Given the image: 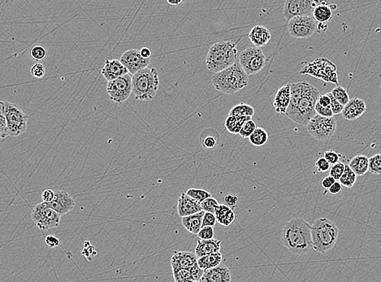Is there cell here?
<instances>
[{
	"instance_id": "obj_1",
	"label": "cell",
	"mask_w": 381,
	"mask_h": 282,
	"mask_svg": "<svg viewBox=\"0 0 381 282\" xmlns=\"http://www.w3.org/2000/svg\"><path fill=\"white\" fill-rule=\"evenodd\" d=\"M320 96L317 88L310 83L291 84V100L285 115L295 123L307 126L314 116L317 115L315 105Z\"/></svg>"
},
{
	"instance_id": "obj_2",
	"label": "cell",
	"mask_w": 381,
	"mask_h": 282,
	"mask_svg": "<svg viewBox=\"0 0 381 282\" xmlns=\"http://www.w3.org/2000/svg\"><path fill=\"white\" fill-rule=\"evenodd\" d=\"M283 244L296 256H304L313 249L311 225L303 218L292 219L281 231Z\"/></svg>"
},
{
	"instance_id": "obj_3",
	"label": "cell",
	"mask_w": 381,
	"mask_h": 282,
	"mask_svg": "<svg viewBox=\"0 0 381 282\" xmlns=\"http://www.w3.org/2000/svg\"><path fill=\"white\" fill-rule=\"evenodd\" d=\"M211 83L217 91L227 95H234L247 87L249 78L239 62H237L225 70L215 73L211 76Z\"/></svg>"
},
{
	"instance_id": "obj_4",
	"label": "cell",
	"mask_w": 381,
	"mask_h": 282,
	"mask_svg": "<svg viewBox=\"0 0 381 282\" xmlns=\"http://www.w3.org/2000/svg\"><path fill=\"white\" fill-rule=\"evenodd\" d=\"M237 43L231 41H221L213 44L206 56V68L210 72L217 73L237 63Z\"/></svg>"
},
{
	"instance_id": "obj_5",
	"label": "cell",
	"mask_w": 381,
	"mask_h": 282,
	"mask_svg": "<svg viewBox=\"0 0 381 282\" xmlns=\"http://www.w3.org/2000/svg\"><path fill=\"white\" fill-rule=\"evenodd\" d=\"M311 233L313 249L318 253H325L336 245L339 229L329 219L319 218L311 225Z\"/></svg>"
},
{
	"instance_id": "obj_6",
	"label": "cell",
	"mask_w": 381,
	"mask_h": 282,
	"mask_svg": "<svg viewBox=\"0 0 381 282\" xmlns=\"http://www.w3.org/2000/svg\"><path fill=\"white\" fill-rule=\"evenodd\" d=\"M159 86V73L156 68L148 67L133 75V93L138 100H152L156 95Z\"/></svg>"
},
{
	"instance_id": "obj_7",
	"label": "cell",
	"mask_w": 381,
	"mask_h": 282,
	"mask_svg": "<svg viewBox=\"0 0 381 282\" xmlns=\"http://www.w3.org/2000/svg\"><path fill=\"white\" fill-rule=\"evenodd\" d=\"M336 70V64L327 58H316L314 61L303 67L300 70V74L310 75L325 83H333L339 86Z\"/></svg>"
},
{
	"instance_id": "obj_8",
	"label": "cell",
	"mask_w": 381,
	"mask_h": 282,
	"mask_svg": "<svg viewBox=\"0 0 381 282\" xmlns=\"http://www.w3.org/2000/svg\"><path fill=\"white\" fill-rule=\"evenodd\" d=\"M1 112L5 115L9 136H20L27 130L28 115L16 103L1 102Z\"/></svg>"
},
{
	"instance_id": "obj_9",
	"label": "cell",
	"mask_w": 381,
	"mask_h": 282,
	"mask_svg": "<svg viewBox=\"0 0 381 282\" xmlns=\"http://www.w3.org/2000/svg\"><path fill=\"white\" fill-rule=\"evenodd\" d=\"M336 122L334 117H323L316 115L307 125V131L316 140L328 142L336 133Z\"/></svg>"
},
{
	"instance_id": "obj_10",
	"label": "cell",
	"mask_w": 381,
	"mask_h": 282,
	"mask_svg": "<svg viewBox=\"0 0 381 282\" xmlns=\"http://www.w3.org/2000/svg\"><path fill=\"white\" fill-rule=\"evenodd\" d=\"M238 59L239 64L248 76L257 74L264 69L267 64V58L264 52L256 47L244 50L240 54Z\"/></svg>"
},
{
	"instance_id": "obj_11",
	"label": "cell",
	"mask_w": 381,
	"mask_h": 282,
	"mask_svg": "<svg viewBox=\"0 0 381 282\" xmlns=\"http://www.w3.org/2000/svg\"><path fill=\"white\" fill-rule=\"evenodd\" d=\"M31 217L36 226L44 231L55 229L60 225L61 221V216L44 202L33 208Z\"/></svg>"
},
{
	"instance_id": "obj_12",
	"label": "cell",
	"mask_w": 381,
	"mask_h": 282,
	"mask_svg": "<svg viewBox=\"0 0 381 282\" xmlns=\"http://www.w3.org/2000/svg\"><path fill=\"white\" fill-rule=\"evenodd\" d=\"M107 92L112 101L117 104L124 103L133 93L132 75L129 73L125 76L108 82Z\"/></svg>"
},
{
	"instance_id": "obj_13",
	"label": "cell",
	"mask_w": 381,
	"mask_h": 282,
	"mask_svg": "<svg viewBox=\"0 0 381 282\" xmlns=\"http://www.w3.org/2000/svg\"><path fill=\"white\" fill-rule=\"evenodd\" d=\"M288 30L296 39H307L318 31V22L312 16L295 17L288 21Z\"/></svg>"
},
{
	"instance_id": "obj_14",
	"label": "cell",
	"mask_w": 381,
	"mask_h": 282,
	"mask_svg": "<svg viewBox=\"0 0 381 282\" xmlns=\"http://www.w3.org/2000/svg\"><path fill=\"white\" fill-rule=\"evenodd\" d=\"M319 2L312 0H287L284 2V17L289 21L299 17H311Z\"/></svg>"
},
{
	"instance_id": "obj_15",
	"label": "cell",
	"mask_w": 381,
	"mask_h": 282,
	"mask_svg": "<svg viewBox=\"0 0 381 282\" xmlns=\"http://www.w3.org/2000/svg\"><path fill=\"white\" fill-rule=\"evenodd\" d=\"M120 60L131 75L148 68L151 64V59H145L141 55L140 51L134 49L124 52Z\"/></svg>"
},
{
	"instance_id": "obj_16",
	"label": "cell",
	"mask_w": 381,
	"mask_h": 282,
	"mask_svg": "<svg viewBox=\"0 0 381 282\" xmlns=\"http://www.w3.org/2000/svg\"><path fill=\"white\" fill-rule=\"evenodd\" d=\"M46 204L60 216L72 212L76 206L74 198L68 192L63 190H56L53 201Z\"/></svg>"
},
{
	"instance_id": "obj_17",
	"label": "cell",
	"mask_w": 381,
	"mask_h": 282,
	"mask_svg": "<svg viewBox=\"0 0 381 282\" xmlns=\"http://www.w3.org/2000/svg\"><path fill=\"white\" fill-rule=\"evenodd\" d=\"M102 75L107 82L115 80L120 76H125L130 72L123 65L120 60H107L101 70Z\"/></svg>"
},
{
	"instance_id": "obj_18",
	"label": "cell",
	"mask_w": 381,
	"mask_h": 282,
	"mask_svg": "<svg viewBox=\"0 0 381 282\" xmlns=\"http://www.w3.org/2000/svg\"><path fill=\"white\" fill-rule=\"evenodd\" d=\"M201 204L188 195L186 193H182L178 198V212L181 217L191 216L202 212Z\"/></svg>"
},
{
	"instance_id": "obj_19",
	"label": "cell",
	"mask_w": 381,
	"mask_h": 282,
	"mask_svg": "<svg viewBox=\"0 0 381 282\" xmlns=\"http://www.w3.org/2000/svg\"><path fill=\"white\" fill-rule=\"evenodd\" d=\"M291 100V84H286L280 87L274 95L273 107L276 112L286 114Z\"/></svg>"
},
{
	"instance_id": "obj_20",
	"label": "cell",
	"mask_w": 381,
	"mask_h": 282,
	"mask_svg": "<svg viewBox=\"0 0 381 282\" xmlns=\"http://www.w3.org/2000/svg\"><path fill=\"white\" fill-rule=\"evenodd\" d=\"M230 270L225 264L204 271L200 282H231Z\"/></svg>"
},
{
	"instance_id": "obj_21",
	"label": "cell",
	"mask_w": 381,
	"mask_h": 282,
	"mask_svg": "<svg viewBox=\"0 0 381 282\" xmlns=\"http://www.w3.org/2000/svg\"><path fill=\"white\" fill-rule=\"evenodd\" d=\"M366 110L367 104L364 100L359 98H354L350 99V102L345 106L342 113V116L347 120H355L363 115Z\"/></svg>"
},
{
	"instance_id": "obj_22",
	"label": "cell",
	"mask_w": 381,
	"mask_h": 282,
	"mask_svg": "<svg viewBox=\"0 0 381 282\" xmlns=\"http://www.w3.org/2000/svg\"><path fill=\"white\" fill-rule=\"evenodd\" d=\"M198 258L190 252H175L171 259L172 268L190 269L198 264Z\"/></svg>"
},
{
	"instance_id": "obj_23",
	"label": "cell",
	"mask_w": 381,
	"mask_h": 282,
	"mask_svg": "<svg viewBox=\"0 0 381 282\" xmlns=\"http://www.w3.org/2000/svg\"><path fill=\"white\" fill-rule=\"evenodd\" d=\"M249 39L256 48H260L266 46L272 38V34L268 28L263 25H256L249 31Z\"/></svg>"
},
{
	"instance_id": "obj_24",
	"label": "cell",
	"mask_w": 381,
	"mask_h": 282,
	"mask_svg": "<svg viewBox=\"0 0 381 282\" xmlns=\"http://www.w3.org/2000/svg\"><path fill=\"white\" fill-rule=\"evenodd\" d=\"M221 241L219 239L211 240H201L197 243L195 247V255L198 258L209 256L217 253L221 251Z\"/></svg>"
},
{
	"instance_id": "obj_25",
	"label": "cell",
	"mask_w": 381,
	"mask_h": 282,
	"mask_svg": "<svg viewBox=\"0 0 381 282\" xmlns=\"http://www.w3.org/2000/svg\"><path fill=\"white\" fill-rule=\"evenodd\" d=\"M205 212H198L191 216L182 217V224L190 233L197 234L199 233L202 227V220H203Z\"/></svg>"
},
{
	"instance_id": "obj_26",
	"label": "cell",
	"mask_w": 381,
	"mask_h": 282,
	"mask_svg": "<svg viewBox=\"0 0 381 282\" xmlns=\"http://www.w3.org/2000/svg\"><path fill=\"white\" fill-rule=\"evenodd\" d=\"M215 216L217 217V222L224 226L232 225L236 219L235 212L225 204H220L215 212Z\"/></svg>"
},
{
	"instance_id": "obj_27",
	"label": "cell",
	"mask_w": 381,
	"mask_h": 282,
	"mask_svg": "<svg viewBox=\"0 0 381 282\" xmlns=\"http://www.w3.org/2000/svg\"><path fill=\"white\" fill-rule=\"evenodd\" d=\"M348 165L357 176H364L369 171V158L359 154L354 157Z\"/></svg>"
},
{
	"instance_id": "obj_28",
	"label": "cell",
	"mask_w": 381,
	"mask_h": 282,
	"mask_svg": "<svg viewBox=\"0 0 381 282\" xmlns=\"http://www.w3.org/2000/svg\"><path fill=\"white\" fill-rule=\"evenodd\" d=\"M312 17L318 23L327 24L332 17V9L331 5L326 2H319V5L314 9Z\"/></svg>"
},
{
	"instance_id": "obj_29",
	"label": "cell",
	"mask_w": 381,
	"mask_h": 282,
	"mask_svg": "<svg viewBox=\"0 0 381 282\" xmlns=\"http://www.w3.org/2000/svg\"><path fill=\"white\" fill-rule=\"evenodd\" d=\"M249 119H252V117L229 115L225 119V128L231 134H239L245 122H248Z\"/></svg>"
},
{
	"instance_id": "obj_30",
	"label": "cell",
	"mask_w": 381,
	"mask_h": 282,
	"mask_svg": "<svg viewBox=\"0 0 381 282\" xmlns=\"http://www.w3.org/2000/svg\"><path fill=\"white\" fill-rule=\"evenodd\" d=\"M222 260V254L221 252H217L213 255L198 258V265L201 269L206 271V270L217 268L219 265H221Z\"/></svg>"
},
{
	"instance_id": "obj_31",
	"label": "cell",
	"mask_w": 381,
	"mask_h": 282,
	"mask_svg": "<svg viewBox=\"0 0 381 282\" xmlns=\"http://www.w3.org/2000/svg\"><path fill=\"white\" fill-rule=\"evenodd\" d=\"M249 142L256 146H262L268 141V134L264 129L258 127L256 131L249 137Z\"/></svg>"
},
{
	"instance_id": "obj_32",
	"label": "cell",
	"mask_w": 381,
	"mask_h": 282,
	"mask_svg": "<svg viewBox=\"0 0 381 282\" xmlns=\"http://www.w3.org/2000/svg\"><path fill=\"white\" fill-rule=\"evenodd\" d=\"M255 115V109L252 106L246 103H239L234 106L229 111V115H236V116H249L252 117Z\"/></svg>"
},
{
	"instance_id": "obj_33",
	"label": "cell",
	"mask_w": 381,
	"mask_h": 282,
	"mask_svg": "<svg viewBox=\"0 0 381 282\" xmlns=\"http://www.w3.org/2000/svg\"><path fill=\"white\" fill-rule=\"evenodd\" d=\"M357 177L358 176L353 172L352 169H350V166L347 165H346V169H345L344 173H343V175L341 177L340 181H340L342 186H345L346 188H351L354 186L355 182H356Z\"/></svg>"
},
{
	"instance_id": "obj_34",
	"label": "cell",
	"mask_w": 381,
	"mask_h": 282,
	"mask_svg": "<svg viewBox=\"0 0 381 282\" xmlns=\"http://www.w3.org/2000/svg\"><path fill=\"white\" fill-rule=\"evenodd\" d=\"M173 277L175 282L194 281L192 276L191 270L184 268H173Z\"/></svg>"
},
{
	"instance_id": "obj_35",
	"label": "cell",
	"mask_w": 381,
	"mask_h": 282,
	"mask_svg": "<svg viewBox=\"0 0 381 282\" xmlns=\"http://www.w3.org/2000/svg\"><path fill=\"white\" fill-rule=\"evenodd\" d=\"M330 93L332 94L334 99L343 106H346L350 102V99L348 92L344 87H341L340 85L332 89Z\"/></svg>"
},
{
	"instance_id": "obj_36",
	"label": "cell",
	"mask_w": 381,
	"mask_h": 282,
	"mask_svg": "<svg viewBox=\"0 0 381 282\" xmlns=\"http://www.w3.org/2000/svg\"><path fill=\"white\" fill-rule=\"evenodd\" d=\"M186 194L190 196V197H191L192 198L196 200L197 202L199 203V204H202L204 200H206V198L211 197L210 192L202 190V189H195V188L189 189L186 191Z\"/></svg>"
},
{
	"instance_id": "obj_37",
	"label": "cell",
	"mask_w": 381,
	"mask_h": 282,
	"mask_svg": "<svg viewBox=\"0 0 381 282\" xmlns=\"http://www.w3.org/2000/svg\"><path fill=\"white\" fill-rule=\"evenodd\" d=\"M369 172L374 175H381V154L369 158Z\"/></svg>"
},
{
	"instance_id": "obj_38",
	"label": "cell",
	"mask_w": 381,
	"mask_h": 282,
	"mask_svg": "<svg viewBox=\"0 0 381 282\" xmlns=\"http://www.w3.org/2000/svg\"><path fill=\"white\" fill-rule=\"evenodd\" d=\"M30 55L33 60H44L48 57V49L43 45H35L30 51Z\"/></svg>"
},
{
	"instance_id": "obj_39",
	"label": "cell",
	"mask_w": 381,
	"mask_h": 282,
	"mask_svg": "<svg viewBox=\"0 0 381 282\" xmlns=\"http://www.w3.org/2000/svg\"><path fill=\"white\" fill-rule=\"evenodd\" d=\"M346 165L342 162H338L336 165H332L330 168L329 176L333 177L336 181H340L341 177L344 173Z\"/></svg>"
},
{
	"instance_id": "obj_40",
	"label": "cell",
	"mask_w": 381,
	"mask_h": 282,
	"mask_svg": "<svg viewBox=\"0 0 381 282\" xmlns=\"http://www.w3.org/2000/svg\"><path fill=\"white\" fill-rule=\"evenodd\" d=\"M201 206H202V210L204 212H210V213L215 214V212H216L217 208L220 206V204L216 198L210 197V198L204 200L203 202L201 204Z\"/></svg>"
},
{
	"instance_id": "obj_41",
	"label": "cell",
	"mask_w": 381,
	"mask_h": 282,
	"mask_svg": "<svg viewBox=\"0 0 381 282\" xmlns=\"http://www.w3.org/2000/svg\"><path fill=\"white\" fill-rule=\"evenodd\" d=\"M257 128L256 122H253L252 119H249L248 122H245L243 127L240 131L239 134L243 138H249Z\"/></svg>"
},
{
	"instance_id": "obj_42",
	"label": "cell",
	"mask_w": 381,
	"mask_h": 282,
	"mask_svg": "<svg viewBox=\"0 0 381 282\" xmlns=\"http://www.w3.org/2000/svg\"><path fill=\"white\" fill-rule=\"evenodd\" d=\"M214 227H203L198 233V237L201 240H211L214 239Z\"/></svg>"
},
{
	"instance_id": "obj_43",
	"label": "cell",
	"mask_w": 381,
	"mask_h": 282,
	"mask_svg": "<svg viewBox=\"0 0 381 282\" xmlns=\"http://www.w3.org/2000/svg\"><path fill=\"white\" fill-rule=\"evenodd\" d=\"M30 73H31L32 76H34L36 78H41L46 75L45 66L41 63L33 64L31 69H30Z\"/></svg>"
},
{
	"instance_id": "obj_44",
	"label": "cell",
	"mask_w": 381,
	"mask_h": 282,
	"mask_svg": "<svg viewBox=\"0 0 381 282\" xmlns=\"http://www.w3.org/2000/svg\"><path fill=\"white\" fill-rule=\"evenodd\" d=\"M324 158L328 160V163L331 165H336L338 162H340L342 154H338L334 150H328L324 152Z\"/></svg>"
},
{
	"instance_id": "obj_45",
	"label": "cell",
	"mask_w": 381,
	"mask_h": 282,
	"mask_svg": "<svg viewBox=\"0 0 381 282\" xmlns=\"http://www.w3.org/2000/svg\"><path fill=\"white\" fill-rule=\"evenodd\" d=\"M315 111L317 115L323 116V117L331 118L333 117V112H332L331 107H324L319 105V103H316L315 105Z\"/></svg>"
},
{
	"instance_id": "obj_46",
	"label": "cell",
	"mask_w": 381,
	"mask_h": 282,
	"mask_svg": "<svg viewBox=\"0 0 381 282\" xmlns=\"http://www.w3.org/2000/svg\"><path fill=\"white\" fill-rule=\"evenodd\" d=\"M217 217L213 213L210 212H205L204 214L203 220H202V227H214L217 224Z\"/></svg>"
},
{
	"instance_id": "obj_47",
	"label": "cell",
	"mask_w": 381,
	"mask_h": 282,
	"mask_svg": "<svg viewBox=\"0 0 381 282\" xmlns=\"http://www.w3.org/2000/svg\"><path fill=\"white\" fill-rule=\"evenodd\" d=\"M330 99H331V104H330V107L332 109L333 115H338V114L342 113L343 109H344L345 106L341 104L339 102L336 101V99H334L331 93H328Z\"/></svg>"
},
{
	"instance_id": "obj_48",
	"label": "cell",
	"mask_w": 381,
	"mask_h": 282,
	"mask_svg": "<svg viewBox=\"0 0 381 282\" xmlns=\"http://www.w3.org/2000/svg\"><path fill=\"white\" fill-rule=\"evenodd\" d=\"M219 140L213 135H207L202 142V146L206 149H213L218 146Z\"/></svg>"
},
{
	"instance_id": "obj_49",
	"label": "cell",
	"mask_w": 381,
	"mask_h": 282,
	"mask_svg": "<svg viewBox=\"0 0 381 282\" xmlns=\"http://www.w3.org/2000/svg\"><path fill=\"white\" fill-rule=\"evenodd\" d=\"M9 136V129L7 126L6 118L1 112L0 114V137L2 139H5Z\"/></svg>"
},
{
	"instance_id": "obj_50",
	"label": "cell",
	"mask_w": 381,
	"mask_h": 282,
	"mask_svg": "<svg viewBox=\"0 0 381 282\" xmlns=\"http://www.w3.org/2000/svg\"><path fill=\"white\" fill-rule=\"evenodd\" d=\"M332 165L328 163V160L324 158V157H321L319 158L316 162H315V167L317 168V170L320 173H325V172L330 170Z\"/></svg>"
},
{
	"instance_id": "obj_51",
	"label": "cell",
	"mask_w": 381,
	"mask_h": 282,
	"mask_svg": "<svg viewBox=\"0 0 381 282\" xmlns=\"http://www.w3.org/2000/svg\"><path fill=\"white\" fill-rule=\"evenodd\" d=\"M238 199H239L238 196L233 194H227V195L225 196V198H224L226 206L229 207L231 208L237 206Z\"/></svg>"
},
{
	"instance_id": "obj_52",
	"label": "cell",
	"mask_w": 381,
	"mask_h": 282,
	"mask_svg": "<svg viewBox=\"0 0 381 282\" xmlns=\"http://www.w3.org/2000/svg\"><path fill=\"white\" fill-rule=\"evenodd\" d=\"M54 198H55V191L50 190V189L44 190V193L41 194V199H43V202L45 203V204H49V203L52 202Z\"/></svg>"
},
{
	"instance_id": "obj_53",
	"label": "cell",
	"mask_w": 381,
	"mask_h": 282,
	"mask_svg": "<svg viewBox=\"0 0 381 282\" xmlns=\"http://www.w3.org/2000/svg\"><path fill=\"white\" fill-rule=\"evenodd\" d=\"M45 243L51 248H56L60 244V240L55 236H52V235H49L48 237H46Z\"/></svg>"
},
{
	"instance_id": "obj_54",
	"label": "cell",
	"mask_w": 381,
	"mask_h": 282,
	"mask_svg": "<svg viewBox=\"0 0 381 282\" xmlns=\"http://www.w3.org/2000/svg\"><path fill=\"white\" fill-rule=\"evenodd\" d=\"M317 103H319V105H321L322 107H330V104H331V99H330L329 95H328V94L320 95L319 99H318Z\"/></svg>"
},
{
	"instance_id": "obj_55",
	"label": "cell",
	"mask_w": 381,
	"mask_h": 282,
	"mask_svg": "<svg viewBox=\"0 0 381 282\" xmlns=\"http://www.w3.org/2000/svg\"><path fill=\"white\" fill-rule=\"evenodd\" d=\"M336 180L334 179L333 177L331 176H327L324 177V179L322 180L321 185L326 190H329L331 186L336 182Z\"/></svg>"
},
{
	"instance_id": "obj_56",
	"label": "cell",
	"mask_w": 381,
	"mask_h": 282,
	"mask_svg": "<svg viewBox=\"0 0 381 282\" xmlns=\"http://www.w3.org/2000/svg\"><path fill=\"white\" fill-rule=\"evenodd\" d=\"M342 190V185L341 184L340 181H336V182L331 186V188L328 190V191H329L330 194L335 195V194H339Z\"/></svg>"
},
{
	"instance_id": "obj_57",
	"label": "cell",
	"mask_w": 381,
	"mask_h": 282,
	"mask_svg": "<svg viewBox=\"0 0 381 282\" xmlns=\"http://www.w3.org/2000/svg\"><path fill=\"white\" fill-rule=\"evenodd\" d=\"M140 53L141 55H142V57L145 58V59H151L152 52H151V50L150 49V48H142V49L140 50Z\"/></svg>"
},
{
	"instance_id": "obj_58",
	"label": "cell",
	"mask_w": 381,
	"mask_h": 282,
	"mask_svg": "<svg viewBox=\"0 0 381 282\" xmlns=\"http://www.w3.org/2000/svg\"><path fill=\"white\" fill-rule=\"evenodd\" d=\"M327 29H328V24L318 23V31H325Z\"/></svg>"
},
{
	"instance_id": "obj_59",
	"label": "cell",
	"mask_w": 381,
	"mask_h": 282,
	"mask_svg": "<svg viewBox=\"0 0 381 282\" xmlns=\"http://www.w3.org/2000/svg\"><path fill=\"white\" fill-rule=\"evenodd\" d=\"M183 0H178V1H172V0H167V4L170 5H173V6H178V5H182L183 3Z\"/></svg>"
},
{
	"instance_id": "obj_60",
	"label": "cell",
	"mask_w": 381,
	"mask_h": 282,
	"mask_svg": "<svg viewBox=\"0 0 381 282\" xmlns=\"http://www.w3.org/2000/svg\"><path fill=\"white\" fill-rule=\"evenodd\" d=\"M193 282H200V281H193Z\"/></svg>"
}]
</instances>
